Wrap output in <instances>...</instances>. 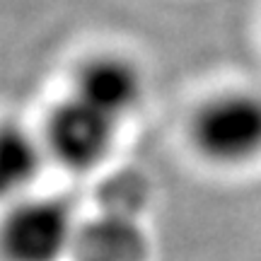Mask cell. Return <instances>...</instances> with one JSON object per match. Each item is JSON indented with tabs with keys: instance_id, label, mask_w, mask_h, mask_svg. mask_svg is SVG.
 I'll return each mask as SVG.
<instances>
[{
	"instance_id": "obj_1",
	"label": "cell",
	"mask_w": 261,
	"mask_h": 261,
	"mask_svg": "<svg viewBox=\"0 0 261 261\" xmlns=\"http://www.w3.org/2000/svg\"><path fill=\"white\" fill-rule=\"evenodd\" d=\"M194 148L215 165L237 167L261 155V92L234 87L211 94L191 119Z\"/></svg>"
},
{
	"instance_id": "obj_2",
	"label": "cell",
	"mask_w": 261,
	"mask_h": 261,
	"mask_svg": "<svg viewBox=\"0 0 261 261\" xmlns=\"http://www.w3.org/2000/svg\"><path fill=\"white\" fill-rule=\"evenodd\" d=\"M70 240V213L58 201L17 205L0 230V247L10 261H58Z\"/></svg>"
},
{
	"instance_id": "obj_3",
	"label": "cell",
	"mask_w": 261,
	"mask_h": 261,
	"mask_svg": "<svg viewBox=\"0 0 261 261\" xmlns=\"http://www.w3.org/2000/svg\"><path fill=\"white\" fill-rule=\"evenodd\" d=\"M143 73L121 54H94L77 65L73 97L112 121H121L143 99Z\"/></svg>"
},
{
	"instance_id": "obj_4",
	"label": "cell",
	"mask_w": 261,
	"mask_h": 261,
	"mask_svg": "<svg viewBox=\"0 0 261 261\" xmlns=\"http://www.w3.org/2000/svg\"><path fill=\"white\" fill-rule=\"evenodd\" d=\"M114 128L116 121L94 112L92 107L70 94L48 116L46 148L65 167L90 169L107 155Z\"/></svg>"
},
{
	"instance_id": "obj_5",
	"label": "cell",
	"mask_w": 261,
	"mask_h": 261,
	"mask_svg": "<svg viewBox=\"0 0 261 261\" xmlns=\"http://www.w3.org/2000/svg\"><path fill=\"white\" fill-rule=\"evenodd\" d=\"M39 162L37 140L17 123H0V198L27 187L37 174Z\"/></svg>"
}]
</instances>
